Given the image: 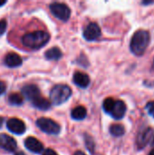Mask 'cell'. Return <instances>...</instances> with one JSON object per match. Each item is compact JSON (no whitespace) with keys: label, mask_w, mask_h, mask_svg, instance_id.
<instances>
[{"label":"cell","mask_w":154,"mask_h":155,"mask_svg":"<svg viewBox=\"0 0 154 155\" xmlns=\"http://www.w3.org/2000/svg\"><path fill=\"white\" fill-rule=\"evenodd\" d=\"M23 95L27 98L28 100L33 101L34 98L38 97L40 95V90L39 88L34 84H27L22 89Z\"/></svg>","instance_id":"7c38bea8"},{"label":"cell","mask_w":154,"mask_h":155,"mask_svg":"<svg viewBox=\"0 0 154 155\" xmlns=\"http://www.w3.org/2000/svg\"><path fill=\"white\" fill-rule=\"evenodd\" d=\"M15 155H25L24 153H22V152H18V153H16Z\"/></svg>","instance_id":"f546056e"},{"label":"cell","mask_w":154,"mask_h":155,"mask_svg":"<svg viewBox=\"0 0 154 155\" xmlns=\"http://www.w3.org/2000/svg\"><path fill=\"white\" fill-rule=\"evenodd\" d=\"M154 1H147V2H143V5H149V4H153Z\"/></svg>","instance_id":"4316f807"},{"label":"cell","mask_w":154,"mask_h":155,"mask_svg":"<svg viewBox=\"0 0 154 155\" xmlns=\"http://www.w3.org/2000/svg\"><path fill=\"white\" fill-rule=\"evenodd\" d=\"M114 103H115V101L113 98H107V99H105L104 102H103V110L106 113L110 114L111 111H112V109H113V105H114Z\"/></svg>","instance_id":"ffe728a7"},{"label":"cell","mask_w":154,"mask_h":155,"mask_svg":"<svg viewBox=\"0 0 154 155\" xmlns=\"http://www.w3.org/2000/svg\"><path fill=\"white\" fill-rule=\"evenodd\" d=\"M6 127L11 133L15 134H23L26 129L24 122H22L21 120L17 118L9 119L6 123Z\"/></svg>","instance_id":"52a82bcc"},{"label":"cell","mask_w":154,"mask_h":155,"mask_svg":"<svg viewBox=\"0 0 154 155\" xmlns=\"http://www.w3.org/2000/svg\"><path fill=\"white\" fill-rule=\"evenodd\" d=\"M153 65H154V61H153Z\"/></svg>","instance_id":"d6a6232c"},{"label":"cell","mask_w":154,"mask_h":155,"mask_svg":"<svg viewBox=\"0 0 154 155\" xmlns=\"http://www.w3.org/2000/svg\"><path fill=\"white\" fill-rule=\"evenodd\" d=\"M153 137V132L152 128H147L145 130H143L140 132L137 137V145L139 149L144 148L151 140H152Z\"/></svg>","instance_id":"ba28073f"},{"label":"cell","mask_w":154,"mask_h":155,"mask_svg":"<svg viewBox=\"0 0 154 155\" xmlns=\"http://www.w3.org/2000/svg\"><path fill=\"white\" fill-rule=\"evenodd\" d=\"M86 114H87V112L84 106H77L74 109H73V111L71 113L72 118L74 120H78V121L84 119Z\"/></svg>","instance_id":"2e32d148"},{"label":"cell","mask_w":154,"mask_h":155,"mask_svg":"<svg viewBox=\"0 0 154 155\" xmlns=\"http://www.w3.org/2000/svg\"><path fill=\"white\" fill-rule=\"evenodd\" d=\"M126 113V104L123 101H115L110 114L116 120L123 118Z\"/></svg>","instance_id":"30bf717a"},{"label":"cell","mask_w":154,"mask_h":155,"mask_svg":"<svg viewBox=\"0 0 154 155\" xmlns=\"http://www.w3.org/2000/svg\"><path fill=\"white\" fill-rule=\"evenodd\" d=\"M101 35V28L96 23H90L84 31V37L88 41H93Z\"/></svg>","instance_id":"8992f818"},{"label":"cell","mask_w":154,"mask_h":155,"mask_svg":"<svg viewBox=\"0 0 154 155\" xmlns=\"http://www.w3.org/2000/svg\"><path fill=\"white\" fill-rule=\"evenodd\" d=\"M5 64L8 67H17L21 65L22 59L21 57L15 53H9L5 57Z\"/></svg>","instance_id":"5bb4252c"},{"label":"cell","mask_w":154,"mask_h":155,"mask_svg":"<svg viewBox=\"0 0 154 155\" xmlns=\"http://www.w3.org/2000/svg\"><path fill=\"white\" fill-rule=\"evenodd\" d=\"M25 145L29 151L34 153H39L44 150L42 143L34 137H27L25 141Z\"/></svg>","instance_id":"8fae6325"},{"label":"cell","mask_w":154,"mask_h":155,"mask_svg":"<svg viewBox=\"0 0 154 155\" xmlns=\"http://www.w3.org/2000/svg\"><path fill=\"white\" fill-rule=\"evenodd\" d=\"M3 122H4V119L2 117H0V128L2 127V124H3Z\"/></svg>","instance_id":"f1b7e54d"},{"label":"cell","mask_w":154,"mask_h":155,"mask_svg":"<svg viewBox=\"0 0 154 155\" xmlns=\"http://www.w3.org/2000/svg\"><path fill=\"white\" fill-rule=\"evenodd\" d=\"M150 34L146 30H138L132 37L130 49L135 55H143L150 44Z\"/></svg>","instance_id":"6da1fadb"},{"label":"cell","mask_w":154,"mask_h":155,"mask_svg":"<svg viewBox=\"0 0 154 155\" xmlns=\"http://www.w3.org/2000/svg\"><path fill=\"white\" fill-rule=\"evenodd\" d=\"M44 55L48 60H59L62 57V52L58 47H53L47 50Z\"/></svg>","instance_id":"e0dca14e"},{"label":"cell","mask_w":154,"mask_h":155,"mask_svg":"<svg viewBox=\"0 0 154 155\" xmlns=\"http://www.w3.org/2000/svg\"><path fill=\"white\" fill-rule=\"evenodd\" d=\"M36 125L48 134H58L60 133L59 124L48 118H39L36 121Z\"/></svg>","instance_id":"5b68a950"},{"label":"cell","mask_w":154,"mask_h":155,"mask_svg":"<svg viewBox=\"0 0 154 155\" xmlns=\"http://www.w3.org/2000/svg\"><path fill=\"white\" fill-rule=\"evenodd\" d=\"M84 141H85V144H86L87 149H88L92 153H93V151H94V142H93V140L92 139V137L89 136V135H87V134H85Z\"/></svg>","instance_id":"44dd1931"},{"label":"cell","mask_w":154,"mask_h":155,"mask_svg":"<svg viewBox=\"0 0 154 155\" xmlns=\"http://www.w3.org/2000/svg\"><path fill=\"white\" fill-rule=\"evenodd\" d=\"M43 155H57V154H56V153H55L54 150H52V149H46V150H44V152L43 153Z\"/></svg>","instance_id":"d4e9b609"},{"label":"cell","mask_w":154,"mask_h":155,"mask_svg":"<svg viewBox=\"0 0 154 155\" xmlns=\"http://www.w3.org/2000/svg\"><path fill=\"white\" fill-rule=\"evenodd\" d=\"M72 94V90L65 84L55 85L50 92V98L54 104L58 105L66 102Z\"/></svg>","instance_id":"3957f363"},{"label":"cell","mask_w":154,"mask_h":155,"mask_svg":"<svg viewBox=\"0 0 154 155\" xmlns=\"http://www.w3.org/2000/svg\"><path fill=\"white\" fill-rule=\"evenodd\" d=\"M32 104H33V105H34L35 108L40 109V110H47V109H49L50 106H51V103H50L47 99L42 97L41 95H39L38 97L34 98V99L32 101Z\"/></svg>","instance_id":"9a60e30c"},{"label":"cell","mask_w":154,"mask_h":155,"mask_svg":"<svg viewBox=\"0 0 154 155\" xmlns=\"http://www.w3.org/2000/svg\"><path fill=\"white\" fill-rule=\"evenodd\" d=\"M5 3H6V1H5V0H0V6L3 5H5Z\"/></svg>","instance_id":"83f0119b"},{"label":"cell","mask_w":154,"mask_h":155,"mask_svg":"<svg viewBox=\"0 0 154 155\" xmlns=\"http://www.w3.org/2000/svg\"><path fill=\"white\" fill-rule=\"evenodd\" d=\"M50 10L52 14L58 19L66 22L71 15V10L65 4L63 3H53L50 5Z\"/></svg>","instance_id":"277c9868"},{"label":"cell","mask_w":154,"mask_h":155,"mask_svg":"<svg viewBox=\"0 0 154 155\" xmlns=\"http://www.w3.org/2000/svg\"><path fill=\"white\" fill-rule=\"evenodd\" d=\"M146 109L149 113L150 115H152V117H154V101L149 102L146 105Z\"/></svg>","instance_id":"7402d4cb"},{"label":"cell","mask_w":154,"mask_h":155,"mask_svg":"<svg viewBox=\"0 0 154 155\" xmlns=\"http://www.w3.org/2000/svg\"><path fill=\"white\" fill-rule=\"evenodd\" d=\"M110 133L112 135H113L115 137H120L124 134L125 129H124L123 125L115 124H112L110 126Z\"/></svg>","instance_id":"ac0fdd59"},{"label":"cell","mask_w":154,"mask_h":155,"mask_svg":"<svg viewBox=\"0 0 154 155\" xmlns=\"http://www.w3.org/2000/svg\"><path fill=\"white\" fill-rule=\"evenodd\" d=\"M5 29H6V22H5V19L0 20V35L5 33Z\"/></svg>","instance_id":"603a6c76"},{"label":"cell","mask_w":154,"mask_h":155,"mask_svg":"<svg viewBox=\"0 0 154 155\" xmlns=\"http://www.w3.org/2000/svg\"><path fill=\"white\" fill-rule=\"evenodd\" d=\"M74 155H86L84 153H83V152H80V151H78V152H76L75 153Z\"/></svg>","instance_id":"484cf974"},{"label":"cell","mask_w":154,"mask_h":155,"mask_svg":"<svg viewBox=\"0 0 154 155\" xmlns=\"http://www.w3.org/2000/svg\"><path fill=\"white\" fill-rule=\"evenodd\" d=\"M24 98L20 94H11L8 97V102L12 105H21Z\"/></svg>","instance_id":"d6986e66"},{"label":"cell","mask_w":154,"mask_h":155,"mask_svg":"<svg viewBox=\"0 0 154 155\" xmlns=\"http://www.w3.org/2000/svg\"><path fill=\"white\" fill-rule=\"evenodd\" d=\"M50 35L44 31H34L25 34L22 38V43L25 46L30 49H39L46 45Z\"/></svg>","instance_id":"7a4b0ae2"},{"label":"cell","mask_w":154,"mask_h":155,"mask_svg":"<svg viewBox=\"0 0 154 155\" xmlns=\"http://www.w3.org/2000/svg\"><path fill=\"white\" fill-rule=\"evenodd\" d=\"M0 148L4 149L5 151L13 153L16 149V142L11 136L2 134H0Z\"/></svg>","instance_id":"9c48e42d"},{"label":"cell","mask_w":154,"mask_h":155,"mask_svg":"<svg viewBox=\"0 0 154 155\" xmlns=\"http://www.w3.org/2000/svg\"><path fill=\"white\" fill-rule=\"evenodd\" d=\"M149 155H154V149H152V150L151 151V153H149Z\"/></svg>","instance_id":"4dcf8cb0"},{"label":"cell","mask_w":154,"mask_h":155,"mask_svg":"<svg viewBox=\"0 0 154 155\" xmlns=\"http://www.w3.org/2000/svg\"><path fill=\"white\" fill-rule=\"evenodd\" d=\"M152 144L154 145V134H153V137H152Z\"/></svg>","instance_id":"1f68e13d"},{"label":"cell","mask_w":154,"mask_h":155,"mask_svg":"<svg viewBox=\"0 0 154 155\" xmlns=\"http://www.w3.org/2000/svg\"><path fill=\"white\" fill-rule=\"evenodd\" d=\"M6 90V85L5 84V82L0 81V94H3Z\"/></svg>","instance_id":"cb8c5ba5"},{"label":"cell","mask_w":154,"mask_h":155,"mask_svg":"<svg viewBox=\"0 0 154 155\" xmlns=\"http://www.w3.org/2000/svg\"><path fill=\"white\" fill-rule=\"evenodd\" d=\"M74 83L81 88H85L90 84V78L84 73L76 72L74 74Z\"/></svg>","instance_id":"4fadbf2b"}]
</instances>
